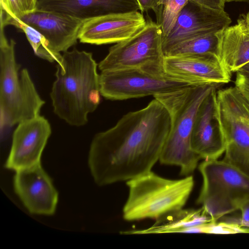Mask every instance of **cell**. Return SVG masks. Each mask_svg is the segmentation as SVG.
Returning a JSON list of instances; mask_svg holds the SVG:
<instances>
[{
    "mask_svg": "<svg viewBox=\"0 0 249 249\" xmlns=\"http://www.w3.org/2000/svg\"><path fill=\"white\" fill-rule=\"evenodd\" d=\"M189 0H159L156 14L157 23L162 31V39L169 33L178 16Z\"/></svg>",
    "mask_w": 249,
    "mask_h": 249,
    "instance_id": "cell-22",
    "label": "cell"
},
{
    "mask_svg": "<svg viewBox=\"0 0 249 249\" xmlns=\"http://www.w3.org/2000/svg\"><path fill=\"white\" fill-rule=\"evenodd\" d=\"M236 72L249 76V62L240 68Z\"/></svg>",
    "mask_w": 249,
    "mask_h": 249,
    "instance_id": "cell-28",
    "label": "cell"
},
{
    "mask_svg": "<svg viewBox=\"0 0 249 249\" xmlns=\"http://www.w3.org/2000/svg\"><path fill=\"white\" fill-rule=\"evenodd\" d=\"M231 22V18L224 10L213 9L189 0L178 14L169 33L162 39L164 54L178 43L216 33Z\"/></svg>",
    "mask_w": 249,
    "mask_h": 249,
    "instance_id": "cell-10",
    "label": "cell"
},
{
    "mask_svg": "<svg viewBox=\"0 0 249 249\" xmlns=\"http://www.w3.org/2000/svg\"><path fill=\"white\" fill-rule=\"evenodd\" d=\"M226 149L223 160L249 177V105L234 86L216 91Z\"/></svg>",
    "mask_w": 249,
    "mask_h": 249,
    "instance_id": "cell-8",
    "label": "cell"
},
{
    "mask_svg": "<svg viewBox=\"0 0 249 249\" xmlns=\"http://www.w3.org/2000/svg\"><path fill=\"white\" fill-rule=\"evenodd\" d=\"M51 134L49 122L40 115L18 124L13 134L5 167L17 171L40 164Z\"/></svg>",
    "mask_w": 249,
    "mask_h": 249,
    "instance_id": "cell-11",
    "label": "cell"
},
{
    "mask_svg": "<svg viewBox=\"0 0 249 249\" xmlns=\"http://www.w3.org/2000/svg\"><path fill=\"white\" fill-rule=\"evenodd\" d=\"M236 72L235 87L249 105V76Z\"/></svg>",
    "mask_w": 249,
    "mask_h": 249,
    "instance_id": "cell-24",
    "label": "cell"
},
{
    "mask_svg": "<svg viewBox=\"0 0 249 249\" xmlns=\"http://www.w3.org/2000/svg\"><path fill=\"white\" fill-rule=\"evenodd\" d=\"M99 80L101 95L112 100L155 96L198 86L168 74L161 66L101 71Z\"/></svg>",
    "mask_w": 249,
    "mask_h": 249,
    "instance_id": "cell-7",
    "label": "cell"
},
{
    "mask_svg": "<svg viewBox=\"0 0 249 249\" xmlns=\"http://www.w3.org/2000/svg\"><path fill=\"white\" fill-rule=\"evenodd\" d=\"M50 97L54 113L70 125L81 126L100 102L99 74L91 53L74 49L57 63Z\"/></svg>",
    "mask_w": 249,
    "mask_h": 249,
    "instance_id": "cell-2",
    "label": "cell"
},
{
    "mask_svg": "<svg viewBox=\"0 0 249 249\" xmlns=\"http://www.w3.org/2000/svg\"><path fill=\"white\" fill-rule=\"evenodd\" d=\"M225 2H232V1H249V0H225Z\"/></svg>",
    "mask_w": 249,
    "mask_h": 249,
    "instance_id": "cell-29",
    "label": "cell"
},
{
    "mask_svg": "<svg viewBox=\"0 0 249 249\" xmlns=\"http://www.w3.org/2000/svg\"><path fill=\"white\" fill-rule=\"evenodd\" d=\"M216 86H193L154 96L167 109L171 120L170 131L159 160L163 164L179 166L182 175L192 174L200 159L191 147L193 126L199 106Z\"/></svg>",
    "mask_w": 249,
    "mask_h": 249,
    "instance_id": "cell-3",
    "label": "cell"
},
{
    "mask_svg": "<svg viewBox=\"0 0 249 249\" xmlns=\"http://www.w3.org/2000/svg\"><path fill=\"white\" fill-rule=\"evenodd\" d=\"M198 168L203 185L196 202L215 222L249 199V177L233 166L216 159L204 160Z\"/></svg>",
    "mask_w": 249,
    "mask_h": 249,
    "instance_id": "cell-6",
    "label": "cell"
},
{
    "mask_svg": "<svg viewBox=\"0 0 249 249\" xmlns=\"http://www.w3.org/2000/svg\"><path fill=\"white\" fill-rule=\"evenodd\" d=\"M164 67L168 74L198 86H217L231 81V73L214 54L165 57Z\"/></svg>",
    "mask_w": 249,
    "mask_h": 249,
    "instance_id": "cell-15",
    "label": "cell"
},
{
    "mask_svg": "<svg viewBox=\"0 0 249 249\" xmlns=\"http://www.w3.org/2000/svg\"><path fill=\"white\" fill-rule=\"evenodd\" d=\"M160 26L149 18L145 26L131 37L111 47L99 63L101 71L150 66L164 67Z\"/></svg>",
    "mask_w": 249,
    "mask_h": 249,
    "instance_id": "cell-9",
    "label": "cell"
},
{
    "mask_svg": "<svg viewBox=\"0 0 249 249\" xmlns=\"http://www.w3.org/2000/svg\"><path fill=\"white\" fill-rule=\"evenodd\" d=\"M171 127L167 109L154 98L143 108L127 113L114 126L96 134L88 156L95 182L105 186L151 171Z\"/></svg>",
    "mask_w": 249,
    "mask_h": 249,
    "instance_id": "cell-1",
    "label": "cell"
},
{
    "mask_svg": "<svg viewBox=\"0 0 249 249\" xmlns=\"http://www.w3.org/2000/svg\"><path fill=\"white\" fill-rule=\"evenodd\" d=\"M247 18L249 21V11L246 13Z\"/></svg>",
    "mask_w": 249,
    "mask_h": 249,
    "instance_id": "cell-30",
    "label": "cell"
},
{
    "mask_svg": "<svg viewBox=\"0 0 249 249\" xmlns=\"http://www.w3.org/2000/svg\"><path fill=\"white\" fill-rule=\"evenodd\" d=\"M129 188L127 199L123 209L127 221L146 218L157 219L182 209L194 186L193 176L172 180L150 171L126 181Z\"/></svg>",
    "mask_w": 249,
    "mask_h": 249,
    "instance_id": "cell-5",
    "label": "cell"
},
{
    "mask_svg": "<svg viewBox=\"0 0 249 249\" xmlns=\"http://www.w3.org/2000/svg\"><path fill=\"white\" fill-rule=\"evenodd\" d=\"M38 0H0V17L19 18L36 9Z\"/></svg>",
    "mask_w": 249,
    "mask_h": 249,
    "instance_id": "cell-23",
    "label": "cell"
},
{
    "mask_svg": "<svg viewBox=\"0 0 249 249\" xmlns=\"http://www.w3.org/2000/svg\"><path fill=\"white\" fill-rule=\"evenodd\" d=\"M218 38V57L231 73L249 62V21L246 13L237 23L216 33Z\"/></svg>",
    "mask_w": 249,
    "mask_h": 249,
    "instance_id": "cell-18",
    "label": "cell"
},
{
    "mask_svg": "<svg viewBox=\"0 0 249 249\" xmlns=\"http://www.w3.org/2000/svg\"><path fill=\"white\" fill-rule=\"evenodd\" d=\"M36 9L67 15L83 21L141 11L137 0H38Z\"/></svg>",
    "mask_w": 249,
    "mask_h": 249,
    "instance_id": "cell-17",
    "label": "cell"
},
{
    "mask_svg": "<svg viewBox=\"0 0 249 249\" xmlns=\"http://www.w3.org/2000/svg\"><path fill=\"white\" fill-rule=\"evenodd\" d=\"M241 217L238 219L225 221L229 223H236L241 226L249 223V199L246 201L240 207Z\"/></svg>",
    "mask_w": 249,
    "mask_h": 249,
    "instance_id": "cell-25",
    "label": "cell"
},
{
    "mask_svg": "<svg viewBox=\"0 0 249 249\" xmlns=\"http://www.w3.org/2000/svg\"><path fill=\"white\" fill-rule=\"evenodd\" d=\"M148 229L124 232V234L184 232L189 228L215 222L203 207L197 210L180 209L156 220Z\"/></svg>",
    "mask_w": 249,
    "mask_h": 249,
    "instance_id": "cell-19",
    "label": "cell"
},
{
    "mask_svg": "<svg viewBox=\"0 0 249 249\" xmlns=\"http://www.w3.org/2000/svg\"><path fill=\"white\" fill-rule=\"evenodd\" d=\"M18 19L40 33L58 53L68 51L77 43L84 22L67 15L37 9Z\"/></svg>",
    "mask_w": 249,
    "mask_h": 249,
    "instance_id": "cell-16",
    "label": "cell"
},
{
    "mask_svg": "<svg viewBox=\"0 0 249 249\" xmlns=\"http://www.w3.org/2000/svg\"><path fill=\"white\" fill-rule=\"evenodd\" d=\"M141 7V11L147 12L152 10L156 14L158 10L159 0H137Z\"/></svg>",
    "mask_w": 249,
    "mask_h": 249,
    "instance_id": "cell-27",
    "label": "cell"
},
{
    "mask_svg": "<svg viewBox=\"0 0 249 249\" xmlns=\"http://www.w3.org/2000/svg\"><path fill=\"white\" fill-rule=\"evenodd\" d=\"M146 24V20L138 11L96 17L84 21L79 40L95 45L117 43L134 36Z\"/></svg>",
    "mask_w": 249,
    "mask_h": 249,
    "instance_id": "cell-14",
    "label": "cell"
},
{
    "mask_svg": "<svg viewBox=\"0 0 249 249\" xmlns=\"http://www.w3.org/2000/svg\"><path fill=\"white\" fill-rule=\"evenodd\" d=\"M16 42L8 40L0 26V126L11 127L39 115L45 102L39 96L28 71L18 72Z\"/></svg>",
    "mask_w": 249,
    "mask_h": 249,
    "instance_id": "cell-4",
    "label": "cell"
},
{
    "mask_svg": "<svg viewBox=\"0 0 249 249\" xmlns=\"http://www.w3.org/2000/svg\"><path fill=\"white\" fill-rule=\"evenodd\" d=\"M215 10H224L225 0H191Z\"/></svg>",
    "mask_w": 249,
    "mask_h": 249,
    "instance_id": "cell-26",
    "label": "cell"
},
{
    "mask_svg": "<svg viewBox=\"0 0 249 249\" xmlns=\"http://www.w3.org/2000/svg\"><path fill=\"white\" fill-rule=\"evenodd\" d=\"M191 147L200 159L204 160L218 159L225 153L226 143L217 112L216 87L197 109L193 126Z\"/></svg>",
    "mask_w": 249,
    "mask_h": 249,
    "instance_id": "cell-13",
    "label": "cell"
},
{
    "mask_svg": "<svg viewBox=\"0 0 249 249\" xmlns=\"http://www.w3.org/2000/svg\"><path fill=\"white\" fill-rule=\"evenodd\" d=\"M218 38L216 33H213L178 43L170 49L164 55L165 57H175L212 54L218 57Z\"/></svg>",
    "mask_w": 249,
    "mask_h": 249,
    "instance_id": "cell-21",
    "label": "cell"
},
{
    "mask_svg": "<svg viewBox=\"0 0 249 249\" xmlns=\"http://www.w3.org/2000/svg\"><path fill=\"white\" fill-rule=\"evenodd\" d=\"M0 25L4 27L11 25L22 30L38 57L50 62L61 61L62 55L60 53L54 51L45 37L33 27L17 18L0 17Z\"/></svg>",
    "mask_w": 249,
    "mask_h": 249,
    "instance_id": "cell-20",
    "label": "cell"
},
{
    "mask_svg": "<svg viewBox=\"0 0 249 249\" xmlns=\"http://www.w3.org/2000/svg\"><path fill=\"white\" fill-rule=\"evenodd\" d=\"M13 185L15 193L31 213L44 215L54 213L58 193L40 163L16 171Z\"/></svg>",
    "mask_w": 249,
    "mask_h": 249,
    "instance_id": "cell-12",
    "label": "cell"
}]
</instances>
